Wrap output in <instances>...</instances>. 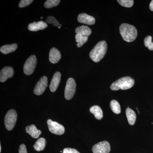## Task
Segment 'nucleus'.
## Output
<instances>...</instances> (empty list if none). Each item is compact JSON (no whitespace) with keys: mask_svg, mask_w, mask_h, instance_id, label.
Segmentation results:
<instances>
[{"mask_svg":"<svg viewBox=\"0 0 153 153\" xmlns=\"http://www.w3.org/2000/svg\"><path fill=\"white\" fill-rule=\"evenodd\" d=\"M107 49V45L104 41H100L96 45L89 54L91 59L96 63L99 62L103 58Z\"/></svg>","mask_w":153,"mask_h":153,"instance_id":"nucleus-1","label":"nucleus"},{"mask_svg":"<svg viewBox=\"0 0 153 153\" xmlns=\"http://www.w3.org/2000/svg\"><path fill=\"white\" fill-rule=\"evenodd\" d=\"M120 31L123 40L126 42H132L135 40L137 36L136 28L128 24H122L120 27Z\"/></svg>","mask_w":153,"mask_h":153,"instance_id":"nucleus-2","label":"nucleus"},{"mask_svg":"<svg viewBox=\"0 0 153 153\" xmlns=\"http://www.w3.org/2000/svg\"><path fill=\"white\" fill-rule=\"evenodd\" d=\"M134 83V80L130 76H125L114 82L111 85L110 88L113 91L126 90L132 87Z\"/></svg>","mask_w":153,"mask_h":153,"instance_id":"nucleus-3","label":"nucleus"},{"mask_svg":"<svg viewBox=\"0 0 153 153\" xmlns=\"http://www.w3.org/2000/svg\"><path fill=\"white\" fill-rule=\"evenodd\" d=\"M17 119V113L16 110L11 109L6 114L4 118L5 126L8 131L12 130L14 128Z\"/></svg>","mask_w":153,"mask_h":153,"instance_id":"nucleus-4","label":"nucleus"},{"mask_svg":"<svg viewBox=\"0 0 153 153\" xmlns=\"http://www.w3.org/2000/svg\"><path fill=\"white\" fill-rule=\"evenodd\" d=\"M76 84L75 80L73 78H69L66 82L65 87L64 95L67 100H70L73 97L75 93Z\"/></svg>","mask_w":153,"mask_h":153,"instance_id":"nucleus-5","label":"nucleus"},{"mask_svg":"<svg viewBox=\"0 0 153 153\" xmlns=\"http://www.w3.org/2000/svg\"><path fill=\"white\" fill-rule=\"evenodd\" d=\"M36 64L37 57L35 55H31L25 62L23 68L24 73L27 75L33 74L36 68Z\"/></svg>","mask_w":153,"mask_h":153,"instance_id":"nucleus-6","label":"nucleus"},{"mask_svg":"<svg viewBox=\"0 0 153 153\" xmlns=\"http://www.w3.org/2000/svg\"><path fill=\"white\" fill-rule=\"evenodd\" d=\"M47 123L49 131L52 133L59 135H61L64 134L65 128L62 125L56 122L53 121L50 119L47 120Z\"/></svg>","mask_w":153,"mask_h":153,"instance_id":"nucleus-7","label":"nucleus"},{"mask_svg":"<svg viewBox=\"0 0 153 153\" xmlns=\"http://www.w3.org/2000/svg\"><path fill=\"white\" fill-rule=\"evenodd\" d=\"M92 150L93 153H109L110 145L107 141H103L94 145Z\"/></svg>","mask_w":153,"mask_h":153,"instance_id":"nucleus-8","label":"nucleus"},{"mask_svg":"<svg viewBox=\"0 0 153 153\" xmlns=\"http://www.w3.org/2000/svg\"><path fill=\"white\" fill-rule=\"evenodd\" d=\"M48 86V79L47 76H42L36 83L34 90V93L36 95H40L44 93Z\"/></svg>","mask_w":153,"mask_h":153,"instance_id":"nucleus-9","label":"nucleus"},{"mask_svg":"<svg viewBox=\"0 0 153 153\" xmlns=\"http://www.w3.org/2000/svg\"><path fill=\"white\" fill-rule=\"evenodd\" d=\"M14 74V69L10 66H6L1 69L0 72V81L5 82L8 78H11Z\"/></svg>","mask_w":153,"mask_h":153,"instance_id":"nucleus-10","label":"nucleus"},{"mask_svg":"<svg viewBox=\"0 0 153 153\" xmlns=\"http://www.w3.org/2000/svg\"><path fill=\"white\" fill-rule=\"evenodd\" d=\"M77 21L79 23L88 25H94L95 23V19L93 17L85 13L79 15L77 17Z\"/></svg>","mask_w":153,"mask_h":153,"instance_id":"nucleus-11","label":"nucleus"},{"mask_svg":"<svg viewBox=\"0 0 153 153\" xmlns=\"http://www.w3.org/2000/svg\"><path fill=\"white\" fill-rule=\"evenodd\" d=\"M60 78H61V74L60 72L58 71L55 72L53 75L49 85L50 90L52 92H55L57 90L60 82Z\"/></svg>","mask_w":153,"mask_h":153,"instance_id":"nucleus-12","label":"nucleus"},{"mask_svg":"<svg viewBox=\"0 0 153 153\" xmlns=\"http://www.w3.org/2000/svg\"><path fill=\"white\" fill-rule=\"evenodd\" d=\"M61 55L60 51L55 47L52 48L49 53V60L51 63H56L61 59Z\"/></svg>","mask_w":153,"mask_h":153,"instance_id":"nucleus-13","label":"nucleus"},{"mask_svg":"<svg viewBox=\"0 0 153 153\" xmlns=\"http://www.w3.org/2000/svg\"><path fill=\"white\" fill-rule=\"evenodd\" d=\"M48 27L47 23L43 21L36 22H34L29 25L28 30L30 31L36 32L38 30H43L46 29Z\"/></svg>","mask_w":153,"mask_h":153,"instance_id":"nucleus-14","label":"nucleus"},{"mask_svg":"<svg viewBox=\"0 0 153 153\" xmlns=\"http://www.w3.org/2000/svg\"><path fill=\"white\" fill-rule=\"evenodd\" d=\"M26 131L27 133L35 139L38 138L42 133L41 131L38 129L36 126L33 124L27 126L26 128Z\"/></svg>","mask_w":153,"mask_h":153,"instance_id":"nucleus-15","label":"nucleus"},{"mask_svg":"<svg viewBox=\"0 0 153 153\" xmlns=\"http://www.w3.org/2000/svg\"><path fill=\"white\" fill-rule=\"evenodd\" d=\"M126 112L129 124L130 125H134L136 120V115L135 113L129 108H126Z\"/></svg>","mask_w":153,"mask_h":153,"instance_id":"nucleus-16","label":"nucleus"},{"mask_svg":"<svg viewBox=\"0 0 153 153\" xmlns=\"http://www.w3.org/2000/svg\"><path fill=\"white\" fill-rule=\"evenodd\" d=\"M90 111L94 115L97 119L100 120L103 117V112L101 108L98 105H94L90 108Z\"/></svg>","mask_w":153,"mask_h":153,"instance_id":"nucleus-17","label":"nucleus"},{"mask_svg":"<svg viewBox=\"0 0 153 153\" xmlns=\"http://www.w3.org/2000/svg\"><path fill=\"white\" fill-rule=\"evenodd\" d=\"M75 33L81 36L88 37L91 34V30L87 26H81L76 28Z\"/></svg>","mask_w":153,"mask_h":153,"instance_id":"nucleus-18","label":"nucleus"},{"mask_svg":"<svg viewBox=\"0 0 153 153\" xmlns=\"http://www.w3.org/2000/svg\"><path fill=\"white\" fill-rule=\"evenodd\" d=\"M18 45L16 44L4 45L0 48V51L3 54L6 55L16 51Z\"/></svg>","mask_w":153,"mask_h":153,"instance_id":"nucleus-19","label":"nucleus"},{"mask_svg":"<svg viewBox=\"0 0 153 153\" xmlns=\"http://www.w3.org/2000/svg\"><path fill=\"white\" fill-rule=\"evenodd\" d=\"M46 143L47 141L46 139L44 138L41 137L36 141L35 145L33 146V148L38 152L43 151L46 147Z\"/></svg>","mask_w":153,"mask_h":153,"instance_id":"nucleus-20","label":"nucleus"},{"mask_svg":"<svg viewBox=\"0 0 153 153\" xmlns=\"http://www.w3.org/2000/svg\"><path fill=\"white\" fill-rule=\"evenodd\" d=\"M75 39H76V42L77 43L76 44L77 47L80 48L87 42L88 40V37L81 36L79 34H76L75 36Z\"/></svg>","mask_w":153,"mask_h":153,"instance_id":"nucleus-21","label":"nucleus"},{"mask_svg":"<svg viewBox=\"0 0 153 153\" xmlns=\"http://www.w3.org/2000/svg\"><path fill=\"white\" fill-rule=\"evenodd\" d=\"M110 107L113 112L116 114H119L121 112V107L119 103L117 100H112L110 102Z\"/></svg>","mask_w":153,"mask_h":153,"instance_id":"nucleus-22","label":"nucleus"},{"mask_svg":"<svg viewBox=\"0 0 153 153\" xmlns=\"http://www.w3.org/2000/svg\"><path fill=\"white\" fill-rule=\"evenodd\" d=\"M60 2V0H47L44 4V7L46 8L54 7L58 5Z\"/></svg>","mask_w":153,"mask_h":153,"instance_id":"nucleus-23","label":"nucleus"},{"mask_svg":"<svg viewBox=\"0 0 153 153\" xmlns=\"http://www.w3.org/2000/svg\"><path fill=\"white\" fill-rule=\"evenodd\" d=\"M152 36H148L144 39L145 47H148L150 50H153V43L152 42Z\"/></svg>","mask_w":153,"mask_h":153,"instance_id":"nucleus-24","label":"nucleus"},{"mask_svg":"<svg viewBox=\"0 0 153 153\" xmlns=\"http://www.w3.org/2000/svg\"><path fill=\"white\" fill-rule=\"evenodd\" d=\"M117 1L121 5L126 7H131L134 3L133 0H118Z\"/></svg>","mask_w":153,"mask_h":153,"instance_id":"nucleus-25","label":"nucleus"},{"mask_svg":"<svg viewBox=\"0 0 153 153\" xmlns=\"http://www.w3.org/2000/svg\"><path fill=\"white\" fill-rule=\"evenodd\" d=\"M46 22L49 24H53V26L55 27H59L60 24L59 22L56 20L55 17L49 16L47 17L46 19Z\"/></svg>","mask_w":153,"mask_h":153,"instance_id":"nucleus-26","label":"nucleus"},{"mask_svg":"<svg viewBox=\"0 0 153 153\" xmlns=\"http://www.w3.org/2000/svg\"><path fill=\"white\" fill-rule=\"evenodd\" d=\"M33 1V0H22L19 3V7L20 8H23L24 7H27Z\"/></svg>","mask_w":153,"mask_h":153,"instance_id":"nucleus-27","label":"nucleus"},{"mask_svg":"<svg viewBox=\"0 0 153 153\" xmlns=\"http://www.w3.org/2000/svg\"><path fill=\"white\" fill-rule=\"evenodd\" d=\"M63 153H80L78 151L71 148H65L63 149Z\"/></svg>","mask_w":153,"mask_h":153,"instance_id":"nucleus-28","label":"nucleus"},{"mask_svg":"<svg viewBox=\"0 0 153 153\" xmlns=\"http://www.w3.org/2000/svg\"><path fill=\"white\" fill-rule=\"evenodd\" d=\"M19 153H27V148L24 144L20 146L19 149Z\"/></svg>","mask_w":153,"mask_h":153,"instance_id":"nucleus-29","label":"nucleus"},{"mask_svg":"<svg viewBox=\"0 0 153 153\" xmlns=\"http://www.w3.org/2000/svg\"><path fill=\"white\" fill-rule=\"evenodd\" d=\"M149 7L151 10L153 11V0L152 1L150 4Z\"/></svg>","mask_w":153,"mask_h":153,"instance_id":"nucleus-30","label":"nucleus"},{"mask_svg":"<svg viewBox=\"0 0 153 153\" xmlns=\"http://www.w3.org/2000/svg\"><path fill=\"white\" fill-rule=\"evenodd\" d=\"M1 152V145L0 144V153Z\"/></svg>","mask_w":153,"mask_h":153,"instance_id":"nucleus-31","label":"nucleus"},{"mask_svg":"<svg viewBox=\"0 0 153 153\" xmlns=\"http://www.w3.org/2000/svg\"><path fill=\"white\" fill-rule=\"evenodd\" d=\"M60 28H61V27H60V26H59V27H58V28H59V29H60Z\"/></svg>","mask_w":153,"mask_h":153,"instance_id":"nucleus-32","label":"nucleus"},{"mask_svg":"<svg viewBox=\"0 0 153 153\" xmlns=\"http://www.w3.org/2000/svg\"><path fill=\"white\" fill-rule=\"evenodd\" d=\"M41 19H43V17H41Z\"/></svg>","mask_w":153,"mask_h":153,"instance_id":"nucleus-33","label":"nucleus"}]
</instances>
